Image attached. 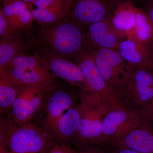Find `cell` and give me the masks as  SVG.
Segmentation results:
<instances>
[{
    "label": "cell",
    "instance_id": "f546056e",
    "mask_svg": "<svg viewBox=\"0 0 153 153\" xmlns=\"http://www.w3.org/2000/svg\"><path fill=\"white\" fill-rule=\"evenodd\" d=\"M110 1H111L112 3L117 6L120 3L123 2L130 1V0H110Z\"/></svg>",
    "mask_w": 153,
    "mask_h": 153
},
{
    "label": "cell",
    "instance_id": "83f0119b",
    "mask_svg": "<svg viewBox=\"0 0 153 153\" xmlns=\"http://www.w3.org/2000/svg\"><path fill=\"white\" fill-rule=\"evenodd\" d=\"M112 153H142L137 151L124 148H115Z\"/></svg>",
    "mask_w": 153,
    "mask_h": 153
},
{
    "label": "cell",
    "instance_id": "1f68e13d",
    "mask_svg": "<svg viewBox=\"0 0 153 153\" xmlns=\"http://www.w3.org/2000/svg\"><path fill=\"white\" fill-rule=\"evenodd\" d=\"M0 153H11L7 149L4 147H0Z\"/></svg>",
    "mask_w": 153,
    "mask_h": 153
},
{
    "label": "cell",
    "instance_id": "ba28073f",
    "mask_svg": "<svg viewBox=\"0 0 153 153\" xmlns=\"http://www.w3.org/2000/svg\"><path fill=\"white\" fill-rule=\"evenodd\" d=\"M117 6L110 0H71L66 18L89 26L110 16Z\"/></svg>",
    "mask_w": 153,
    "mask_h": 153
},
{
    "label": "cell",
    "instance_id": "d6a6232c",
    "mask_svg": "<svg viewBox=\"0 0 153 153\" xmlns=\"http://www.w3.org/2000/svg\"><path fill=\"white\" fill-rule=\"evenodd\" d=\"M151 45L150 46L151 49H152V54L153 55V36L152 37V41H151Z\"/></svg>",
    "mask_w": 153,
    "mask_h": 153
},
{
    "label": "cell",
    "instance_id": "ac0fdd59",
    "mask_svg": "<svg viewBox=\"0 0 153 153\" xmlns=\"http://www.w3.org/2000/svg\"><path fill=\"white\" fill-rule=\"evenodd\" d=\"M136 10L131 1H125L119 4L113 13L111 23L115 30L123 37H127L133 30Z\"/></svg>",
    "mask_w": 153,
    "mask_h": 153
},
{
    "label": "cell",
    "instance_id": "4316f807",
    "mask_svg": "<svg viewBox=\"0 0 153 153\" xmlns=\"http://www.w3.org/2000/svg\"><path fill=\"white\" fill-rule=\"evenodd\" d=\"M78 153H107L101 150L100 148H91V149H77Z\"/></svg>",
    "mask_w": 153,
    "mask_h": 153
},
{
    "label": "cell",
    "instance_id": "277c9868",
    "mask_svg": "<svg viewBox=\"0 0 153 153\" xmlns=\"http://www.w3.org/2000/svg\"><path fill=\"white\" fill-rule=\"evenodd\" d=\"M92 52L97 66L107 85L120 99L119 94L126 83L132 66L117 49H97Z\"/></svg>",
    "mask_w": 153,
    "mask_h": 153
},
{
    "label": "cell",
    "instance_id": "30bf717a",
    "mask_svg": "<svg viewBox=\"0 0 153 153\" xmlns=\"http://www.w3.org/2000/svg\"><path fill=\"white\" fill-rule=\"evenodd\" d=\"M35 55L40 63L56 77L78 86L82 92L89 93L82 72L77 64L69 59L43 49L39 50Z\"/></svg>",
    "mask_w": 153,
    "mask_h": 153
},
{
    "label": "cell",
    "instance_id": "4dcf8cb0",
    "mask_svg": "<svg viewBox=\"0 0 153 153\" xmlns=\"http://www.w3.org/2000/svg\"><path fill=\"white\" fill-rule=\"evenodd\" d=\"M21 1H24V2L27 3V4H30L31 5V4H32L37 0H21Z\"/></svg>",
    "mask_w": 153,
    "mask_h": 153
},
{
    "label": "cell",
    "instance_id": "836d02e7",
    "mask_svg": "<svg viewBox=\"0 0 153 153\" xmlns=\"http://www.w3.org/2000/svg\"><path fill=\"white\" fill-rule=\"evenodd\" d=\"M3 1H4V0H0V1H1V2H2Z\"/></svg>",
    "mask_w": 153,
    "mask_h": 153
},
{
    "label": "cell",
    "instance_id": "4fadbf2b",
    "mask_svg": "<svg viewBox=\"0 0 153 153\" xmlns=\"http://www.w3.org/2000/svg\"><path fill=\"white\" fill-rule=\"evenodd\" d=\"M111 146L115 148L131 149L142 153H153V131L140 125L122 134Z\"/></svg>",
    "mask_w": 153,
    "mask_h": 153
},
{
    "label": "cell",
    "instance_id": "52a82bcc",
    "mask_svg": "<svg viewBox=\"0 0 153 153\" xmlns=\"http://www.w3.org/2000/svg\"><path fill=\"white\" fill-rule=\"evenodd\" d=\"M102 124L105 144L111 146L118 137L141 122L136 111L121 101L107 110Z\"/></svg>",
    "mask_w": 153,
    "mask_h": 153
},
{
    "label": "cell",
    "instance_id": "ffe728a7",
    "mask_svg": "<svg viewBox=\"0 0 153 153\" xmlns=\"http://www.w3.org/2000/svg\"><path fill=\"white\" fill-rule=\"evenodd\" d=\"M24 44L18 35L1 38L0 67H6L19 54L23 53Z\"/></svg>",
    "mask_w": 153,
    "mask_h": 153
},
{
    "label": "cell",
    "instance_id": "f1b7e54d",
    "mask_svg": "<svg viewBox=\"0 0 153 153\" xmlns=\"http://www.w3.org/2000/svg\"><path fill=\"white\" fill-rule=\"evenodd\" d=\"M149 17L151 21L153 24V0L151 2L147 8V12L146 13Z\"/></svg>",
    "mask_w": 153,
    "mask_h": 153
},
{
    "label": "cell",
    "instance_id": "603a6c76",
    "mask_svg": "<svg viewBox=\"0 0 153 153\" xmlns=\"http://www.w3.org/2000/svg\"><path fill=\"white\" fill-rule=\"evenodd\" d=\"M136 112L141 125L153 131V98Z\"/></svg>",
    "mask_w": 153,
    "mask_h": 153
},
{
    "label": "cell",
    "instance_id": "6da1fadb",
    "mask_svg": "<svg viewBox=\"0 0 153 153\" xmlns=\"http://www.w3.org/2000/svg\"><path fill=\"white\" fill-rule=\"evenodd\" d=\"M81 26L65 17L49 25H43L39 40L41 49L70 59L83 51L86 37Z\"/></svg>",
    "mask_w": 153,
    "mask_h": 153
},
{
    "label": "cell",
    "instance_id": "484cf974",
    "mask_svg": "<svg viewBox=\"0 0 153 153\" xmlns=\"http://www.w3.org/2000/svg\"><path fill=\"white\" fill-rule=\"evenodd\" d=\"M48 153H78L70 145L60 143L56 141Z\"/></svg>",
    "mask_w": 153,
    "mask_h": 153
},
{
    "label": "cell",
    "instance_id": "d4e9b609",
    "mask_svg": "<svg viewBox=\"0 0 153 153\" xmlns=\"http://www.w3.org/2000/svg\"><path fill=\"white\" fill-rule=\"evenodd\" d=\"M17 35L14 32L8 21L0 11V36L1 38Z\"/></svg>",
    "mask_w": 153,
    "mask_h": 153
},
{
    "label": "cell",
    "instance_id": "7402d4cb",
    "mask_svg": "<svg viewBox=\"0 0 153 153\" xmlns=\"http://www.w3.org/2000/svg\"><path fill=\"white\" fill-rule=\"evenodd\" d=\"M31 10L35 20L42 25H51L66 17L60 13L44 8H36Z\"/></svg>",
    "mask_w": 153,
    "mask_h": 153
},
{
    "label": "cell",
    "instance_id": "8fae6325",
    "mask_svg": "<svg viewBox=\"0 0 153 153\" xmlns=\"http://www.w3.org/2000/svg\"><path fill=\"white\" fill-rule=\"evenodd\" d=\"M45 93L35 88L19 86V93L10 111V119L14 123L20 126L29 122L41 109Z\"/></svg>",
    "mask_w": 153,
    "mask_h": 153
},
{
    "label": "cell",
    "instance_id": "8992f818",
    "mask_svg": "<svg viewBox=\"0 0 153 153\" xmlns=\"http://www.w3.org/2000/svg\"><path fill=\"white\" fill-rule=\"evenodd\" d=\"M89 93L101 100L106 110L120 101L110 90L97 66L92 50H83L76 57Z\"/></svg>",
    "mask_w": 153,
    "mask_h": 153
},
{
    "label": "cell",
    "instance_id": "44dd1931",
    "mask_svg": "<svg viewBox=\"0 0 153 153\" xmlns=\"http://www.w3.org/2000/svg\"><path fill=\"white\" fill-rule=\"evenodd\" d=\"M19 86L13 85L6 76L2 67H0V112L8 113L19 93Z\"/></svg>",
    "mask_w": 153,
    "mask_h": 153
},
{
    "label": "cell",
    "instance_id": "7c38bea8",
    "mask_svg": "<svg viewBox=\"0 0 153 153\" xmlns=\"http://www.w3.org/2000/svg\"><path fill=\"white\" fill-rule=\"evenodd\" d=\"M75 96L64 88L58 87L57 84L45 93L41 109L44 110V118L42 126L51 131L59 118L67 110L75 105Z\"/></svg>",
    "mask_w": 153,
    "mask_h": 153
},
{
    "label": "cell",
    "instance_id": "5b68a950",
    "mask_svg": "<svg viewBox=\"0 0 153 153\" xmlns=\"http://www.w3.org/2000/svg\"><path fill=\"white\" fill-rule=\"evenodd\" d=\"M152 70L132 66L126 83L119 94L120 99L136 111L153 98Z\"/></svg>",
    "mask_w": 153,
    "mask_h": 153
},
{
    "label": "cell",
    "instance_id": "2e32d148",
    "mask_svg": "<svg viewBox=\"0 0 153 153\" xmlns=\"http://www.w3.org/2000/svg\"><path fill=\"white\" fill-rule=\"evenodd\" d=\"M80 119L81 112L79 104L65 111L51 131L56 141L65 144L73 143L78 131Z\"/></svg>",
    "mask_w": 153,
    "mask_h": 153
},
{
    "label": "cell",
    "instance_id": "7a4b0ae2",
    "mask_svg": "<svg viewBox=\"0 0 153 153\" xmlns=\"http://www.w3.org/2000/svg\"><path fill=\"white\" fill-rule=\"evenodd\" d=\"M81 119L73 144L77 149L100 148L106 146L102 131V119L106 109L95 95L80 91Z\"/></svg>",
    "mask_w": 153,
    "mask_h": 153
},
{
    "label": "cell",
    "instance_id": "3957f363",
    "mask_svg": "<svg viewBox=\"0 0 153 153\" xmlns=\"http://www.w3.org/2000/svg\"><path fill=\"white\" fill-rule=\"evenodd\" d=\"M56 142L49 130L28 122L17 125L1 147L11 153H48Z\"/></svg>",
    "mask_w": 153,
    "mask_h": 153
},
{
    "label": "cell",
    "instance_id": "d6986e66",
    "mask_svg": "<svg viewBox=\"0 0 153 153\" xmlns=\"http://www.w3.org/2000/svg\"><path fill=\"white\" fill-rule=\"evenodd\" d=\"M153 36V24L147 14L137 8L134 27L127 38L145 45L150 44Z\"/></svg>",
    "mask_w": 153,
    "mask_h": 153
},
{
    "label": "cell",
    "instance_id": "9a60e30c",
    "mask_svg": "<svg viewBox=\"0 0 153 153\" xmlns=\"http://www.w3.org/2000/svg\"><path fill=\"white\" fill-rule=\"evenodd\" d=\"M111 15L89 26L88 37L97 49H117L123 36L114 27Z\"/></svg>",
    "mask_w": 153,
    "mask_h": 153
},
{
    "label": "cell",
    "instance_id": "5bb4252c",
    "mask_svg": "<svg viewBox=\"0 0 153 153\" xmlns=\"http://www.w3.org/2000/svg\"><path fill=\"white\" fill-rule=\"evenodd\" d=\"M1 11L16 34L31 29L35 19L29 9L30 4L21 0H4Z\"/></svg>",
    "mask_w": 153,
    "mask_h": 153
},
{
    "label": "cell",
    "instance_id": "9c48e42d",
    "mask_svg": "<svg viewBox=\"0 0 153 153\" xmlns=\"http://www.w3.org/2000/svg\"><path fill=\"white\" fill-rule=\"evenodd\" d=\"M3 68L10 82L16 86L26 85L47 92L56 85V76L41 63L22 68Z\"/></svg>",
    "mask_w": 153,
    "mask_h": 153
},
{
    "label": "cell",
    "instance_id": "e0dca14e",
    "mask_svg": "<svg viewBox=\"0 0 153 153\" xmlns=\"http://www.w3.org/2000/svg\"><path fill=\"white\" fill-rule=\"evenodd\" d=\"M117 50L131 66L153 69V55L150 44L145 45L127 38L121 41Z\"/></svg>",
    "mask_w": 153,
    "mask_h": 153
},
{
    "label": "cell",
    "instance_id": "cb8c5ba5",
    "mask_svg": "<svg viewBox=\"0 0 153 153\" xmlns=\"http://www.w3.org/2000/svg\"><path fill=\"white\" fill-rule=\"evenodd\" d=\"M0 147L4 145L6 140L10 136L17 125L12 119L6 118H1L0 125Z\"/></svg>",
    "mask_w": 153,
    "mask_h": 153
}]
</instances>
